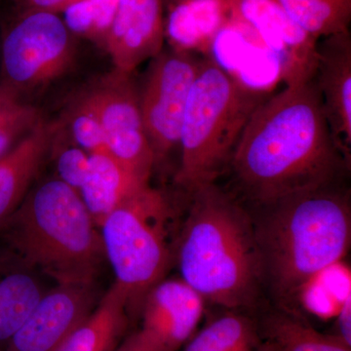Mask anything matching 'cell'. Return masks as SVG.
I'll return each mask as SVG.
<instances>
[{
    "label": "cell",
    "mask_w": 351,
    "mask_h": 351,
    "mask_svg": "<svg viewBox=\"0 0 351 351\" xmlns=\"http://www.w3.org/2000/svg\"><path fill=\"white\" fill-rule=\"evenodd\" d=\"M228 169L237 197L254 207L343 182L350 159L332 136L314 77L261 104Z\"/></svg>",
    "instance_id": "1"
},
{
    "label": "cell",
    "mask_w": 351,
    "mask_h": 351,
    "mask_svg": "<svg viewBox=\"0 0 351 351\" xmlns=\"http://www.w3.org/2000/svg\"><path fill=\"white\" fill-rule=\"evenodd\" d=\"M251 212L263 291L298 313L306 288L350 250V189L341 184L255 206Z\"/></svg>",
    "instance_id": "2"
},
{
    "label": "cell",
    "mask_w": 351,
    "mask_h": 351,
    "mask_svg": "<svg viewBox=\"0 0 351 351\" xmlns=\"http://www.w3.org/2000/svg\"><path fill=\"white\" fill-rule=\"evenodd\" d=\"M189 195L177 246L182 280L205 302L228 311H252L263 284L250 210L217 182Z\"/></svg>",
    "instance_id": "3"
},
{
    "label": "cell",
    "mask_w": 351,
    "mask_h": 351,
    "mask_svg": "<svg viewBox=\"0 0 351 351\" xmlns=\"http://www.w3.org/2000/svg\"><path fill=\"white\" fill-rule=\"evenodd\" d=\"M0 245L56 284L93 283L107 260L80 193L58 178L31 189L0 223Z\"/></svg>",
    "instance_id": "4"
},
{
    "label": "cell",
    "mask_w": 351,
    "mask_h": 351,
    "mask_svg": "<svg viewBox=\"0 0 351 351\" xmlns=\"http://www.w3.org/2000/svg\"><path fill=\"white\" fill-rule=\"evenodd\" d=\"M269 95L251 87L216 60L200 59L182 119L175 182L191 193L228 170L253 113Z\"/></svg>",
    "instance_id": "5"
},
{
    "label": "cell",
    "mask_w": 351,
    "mask_h": 351,
    "mask_svg": "<svg viewBox=\"0 0 351 351\" xmlns=\"http://www.w3.org/2000/svg\"><path fill=\"white\" fill-rule=\"evenodd\" d=\"M174 212L151 184L108 214L99 226L106 258L128 295L131 318L140 315L145 295L165 279L172 260Z\"/></svg>",
    "instance_id": "6"
},
{
    "label": "cell",
    "mask_w": 351,
    "mask_h": 351,
    "mask_svg": "<svg viewBox=\"0 0 351 351\" xmlns=\"http://www.w3.org/2000/svg\"><path fill=\"white\" fill-rule=\"evenodd\" d=\"M0 29V82L21 98L57 82L75 66L78 39L61 14L6 11Z\"/></svg>",
    "instance_id": "7"
},
{
    "label": "cell",
    "mask_w": 351,
    "mask_h": 351,
    "mask_svg": "<svg viewBox=\"0 0 351 351\" xmlns=\"http://www.w3.org/2000/svg\"><path fill=\"white\" fill-rule=\"evenodd\" d=\"M149 62L138 87V101L156 166L179 149L184 110L200 59L193 52L170 47Z\"/></svg>",
    "instance_id": "8"
},
{
    "label": "cell",
    "mask_w": 351,
    "mask_h": 351,
    "mask_svg": "<svg viewBox=\"0 0 351 351\" xmlns=\"http://www.w3.org/2000/svg\"><path fill=\"white\" fill-rule=\"evenodd\" d=\"M132 75L113 69L80 95L98 115L107 151L149 181L156 163L141 114L138 87Z\"/></svg>",
    "instance_id": "9"
},
{
    "label": "cell",
    "mask_w": 351,
    "mask_h": 351,
    "mask_svg": "<svg viewBox=\"0 0 351 351\" xmlns=\"http://www.w3.org/2000/svg\"><path fill=\"white\" fill-rule=\"evenodd\" d=\"M205 301L180 279H163L145 295L141 327L117 351H179L197 331Z\"/></svg>",
    "instance_id": "10"
},
{
    "label": "cell",
    "mask_w": 351,
    "mask_h": 351,
    "mask_svg": "<svg viewBox=\"0 0 351 351\" xmlns=\"http://www.w3.org/2000/svg\"><path fill=\"white\" fill-rule=\"evenodd\" d=\"M93 283L48 289L4 351H59L101 299Z\"/></svg>",
    "instance_id": "11"
},
{
    "label": "cell",
    "mask_w": 351,
    "mask_h": 351,
    "mask_svg": "<svg viewBox=\"0 0 351 351\" xmlns=\"http://www.w3.org/2000/svg\"><path fill=\"white\" fill-rule=\"evenodd\" d=\"M234 11L276 54L286 86L313 80L318 40L295 24L277 0H234Z\"/></svg>",
    "instance_id": "12"
},
{
    "label": "cell",
    "mask_w": 351,
    "mask_h": 351,
    "mask_svg": "<svg viewBox=\"0 0 351 351\" xmlns=\"http://www.w3.org/2000/svg\"><path fill=\"white\" fill-rule=\"evenodd\" d=\"M164 0H119L104 50L113 69L133 73L163 50Z\"/></svg>",
    "instance_id": "13"
},
{
    "label": "cell",
    "mask_w": 351,
    "mask_h": 351,
    "mask_svg": "<svg viewBox=\"0 0 351 351\" xmlns=\"http://www.w3.org/2000/svg\"><path fill=\"white\" fill-rule=\"evenodd\" d=\"M314 82L339 149L350 159L351 34L339 32L319 39Z\"/></svg>",
    "instance_id": "14"
},
{
    "label": "cell",
    "mask_w": 351,
    "mask_h": 351,
    "mask_svg": "<svg viewBox=\"0 0 351 351\" xmlns=\"http://www.w3.org/2000/svg\"><path fill=\"white\" fill-rule=\"evenodd\" d=\"M234 18V0H164L165 40L174 49L208 51Z\"/></svg>",
    "instance_id": "15"
},
{
    "label": "cell",
    "mask_w": 351,
    "mask_h": 351,
    "mask_svg": "<svg viewBox=\"0 0 351 351\" xmlns=\"http://www.w3.org/2000/svg\"><path fill=\"white\" fill-rule=\"evenodd\" d=\"M56 122L44 119L0 158V223L19 207L49 156Z\"/></svg>",
    "instance_id": "16"
},
{
    "label": "cell",
    "mask_w": 351,
    "mask_h": 351,
    "mask_svg": "<svg viewBox=\"0 0 351 351\" xmlns=\"http://www.w3.org/2000/svg\"><path fill=\"white\" fill-rule=\"evenodd\" d=\"M43 278L0 245V345L8 343L48 290Z\"/></svg>",
    "instance_id": "17"
},
{
    "label": "cell",
    "mask_w": 351,
    "mask_h": 351,
    "mask_svg": "<svg viewBox=\"0 0 351 351\" xmlns=\"http://www.w3.org/2000/svg\"><path fill=\"white\" fill-rule=\"evenodd\" d=\"M149 184V180L120 163L110 152H98L90 154L89 172L80 195L100 226L108 214Z\"/></svg>",
    "instance_id": "18"
},
{
    "label": "cell",
    "mask_w": 351,
    "mask_h": 351,
    "mask_svg": "<svg viewBox=\"0 0 351 351\" xmlns=\"http://www.w3.org/2000/svg\"><path fill=\"white\" fill-rule=\"evenodd\" d=\"M129 324L128 295L115 282L59 351H115Z\"/></svg>",
    "instance_id": "19"
},
{
    "label": "cell",
    "mask_w": 351,
    "mask_h": 351,
    "mask_svg": "<svg viewBox=\"0 0 351 351\" xmlns=\"http://www.w3.org/2000/svg\"><path fill=\"white\" fill-rule=\"evenodd\" d=\"M258 323L269 351H351L338 337L318 332L295 311L274 306Z\"/></svg>",
    "instance_id": "20"
},
{
    "label": "cell",
    "mask_w": 351,
    "mask_h": 351,
    "mask_svg": "<svg viewBox=\"0 0 351 351\" xmlns=\"http://www.w3.org/2000/svg\"><path fill=\"white\" fill-rule=\"evenodd\" d=\"M244 313L228 311L217 316L179 351H269L258 320Z\"/></svg>",
    "instance_id": "21"
},
{
    "label": "cell",
    "mask_w": 351,
    "mask_h": 351,
    "mask_svg": "<svg viewBox=\"0 0 351 351\" xmlns=\"http://www.w3.org/2000/svg\"><path fill=\"white\" fill-rule=\"evenodd\" d=\"M295 24L316 40L350 31L351 0H277Z\"/></svg>",
    "instance_id": "22"
},
{
    "label": "cell",
    "mask_w": 351,
    "mask_h": 351,
    "mask_svg": "<svg viewBox=\"0 0 351 351\" xmlns=\"http://www.w3.org/2000/svg\"><path fill=\"white\" fill-rule=\"evenodd\" d=\"M119 0H82L61 14L76 38L85 39L104 49Z\"/></svg>",
    "instance_id": "23"
},
{
    "label": "cell",
    "mask_w": 351,
    "mask_h": 351,
    "mask_svg": "<svg viewBox=\"0 0 351 351\" xmlns=\"http://www.w3.org/2000/svg\"><path fill=\"white\" fill-rule=\"evenodd\" d=\"M50 154L55 156L58 179L80 193L90 168V154L69 138L62 125L56 122Z\"/></svg>",
    "instance_id": "24"
},
{
    "label": "cell",
    "mask_w": 351,
    "mask_h": 351,
    "mask_svg": "<svg viewBox=\"0 0 351 351\" xmlns=\"http://www.w3.org/2000/svg\"><path fill=\"white\" fill-rule=\"evenodd\" d=\"M61 122L69 138L88 154L107 151L105 134L98 115L82 95L69 106Z\"/></svg>",
    "instance_id": "25"
},
{
    "label": "cell",
    "mask_w": 351,
    "mask_h": 351,
    "mask_svg": "<svg viewBox=\"0 0 351 351\" xmlns=\"http://www.w3.org/2000/svg\"><path fill=\"white\" fill-rule=\"evenodd\" d=\"M40 110L23 99L0 114V158L15 147L43 119Z\"/></svg>",
    "instance_id": "26"
},
{
    "label": "cell",
    "mask_w": 351,
    "mask_h": 351,
    "mask_svg": "<svg viewBox=\"0 0 351 351\" xmlns=\"http://www.w3.org/2000/svg\"><path fill=\"white\" fill-rule=\"evenodd\" d=\"M82 0H5L6 11L24 12V11H43L62 14L69 7Z\"/></svg>",
    "instance_id": "27"
},
{
    "label": "cell",
    "mask_w": 351,
    "mask_h": 351,
    "mask_svg": "<svg viewBox=\"0 0 351 351\" xmlns=\"http://www.w3.org/2000/svg\"><path fill=\"white\" fill-rule=\"evenodd\" d=\"M335 336L343 341L346 345L351 346V290L350 286L345 295L336 320V332Z\"/></svg>",
    "instance_id": "28"
},
{
    "label": "cell",
    "mask_w": 351,
    "mask_h": 351,
    "mask_svg": "<svg viewBox=\"0 0 351 351\" xmlns=\"http://www.w3.org/2000/svg\"><path fill=\"white\" fill-rule=\"evenodd\" d=\"M19 95L16 93L13 89L7 86L4 83L0 82V114L10 107L12 104L21 100Z\"/></svg>",
    "instance_id": "29"
},
{
    "label": "cell",
    "mask_w": 351,
    "mask_h": 351,
    "mask_svg": "<svg viewBox=\"0 0 351 351\" xmlns=\"http://www.w3.org/2000/svg\"><path fill=\"white\" fill-rule=\"evenodd\" d=\"M0 11H1V0H0Z\"/></svg>",
    "instance_id": "30"
},
{
    "label": "cell",
    "mask_w": 351,
    "mask_h": 351,
    "mask_svg": "<svg viewBox=\"0 0 351 351\" xmlns=\"http://www.w3.org/2000/svg\"><path fill=\"white\" fill-rule=\"evenodd\" d=\"M0 351H4V350H2L1 348H0Z\"/></svg>",
    "instance_id": "31"
},
{
    "label": "cell",
    "mask_w": 351,
    "mask_h": 351,
    "mask_svg": "<svg viewBox=\"0 0 351 351\" xmlns=\"http://www.w3.org/2000/svg\"><path fill=\"white\" fill-rule=\"evenodd\" d=\"M115 351H117V350H115Z\"/></svg>",
    "instance_id": "32"
}]
</instances>
